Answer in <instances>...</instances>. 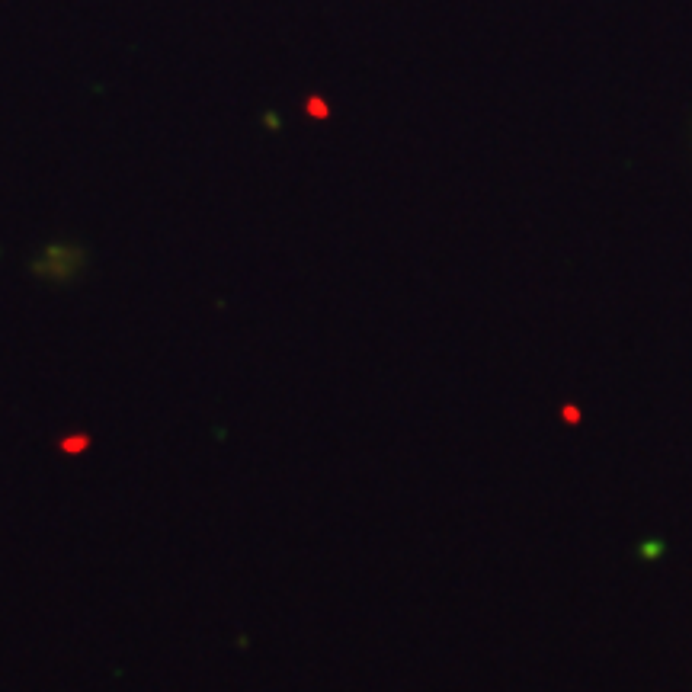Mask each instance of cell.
Segmentation results:
<instances>
[{"mask_svg":"<svg viewBox=\"0 0 692 692\" xmlns=\"http://www.w3.org/2000/svg\"><path fill=\"white\" fill-rule=\"evenodd\" d=\"M308 109H311L314 116H327V106H324L321 100H311V103H308Z\"/></svg>","mask_w":692,"mask_h":692,"instance_id":"cell-1","label":"cell"}]
</instances>
